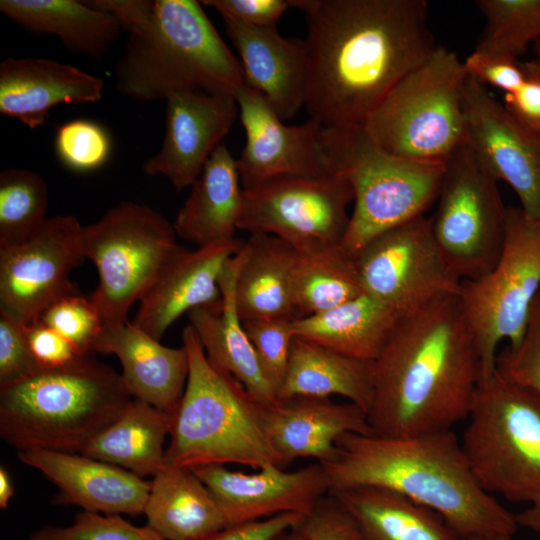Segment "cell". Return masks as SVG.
<instances>
[{
	"label": "cell",
	"mask_w": 540,
	"mask_h": 540,
	"mask_svg": "<svg viewBox=\"0 0 540 540\" xmlns=\"http://www.w3.org/2000/svg\"><path fill=\"white\" fill-rule=\"evenodd\" d=\"M305 14V108L323 127L363 125L435 51L425 0H289Z\"/></svg>",
	"instance_id": "6da1fadb"
},
{
	"label": "cell",
	"mask_w": 540,
	"mask_h": 540,
	"mask_svg": "<svg viewBox=\"0 0 540 540\" xmlns=\"http://www.w3.org/2000/svg\"><path fill=\"white\" fill-rule=\"evenodd\" d=\"M373 434L412 436L450 430L467 418L481 361L456 297L403 317L370 362Z\"/></svg>",
	"instance_id": "7a4b0ae2"
},
{
	"label": "cell",
	"mask_w": 540,
	"mask_h": 540,
	"mask_svg": "<svg viewBox=\"0 0 540 540\" xmlns=\"http://www.w3.org/2000/svg\"><path fill=\"white\" fill-rule=\"evenodd\" d=\"M329 491L378 486L438 513L463 539L514 535L515 514L478 483L453 429L412 436L345 433L320 463Z\"/></svg>",
	"instance_id": "3957f363"
},
{
	"label": "cell",
	"mask_w": 540,
	"mask_h": 540,
	"mask_svg": "<svg viewBox=\"0 0 540 540\" xmlns=\"http://www.w3.org/2000/svg\"><path fill=\"white\" fill-rule=\"evenodd\" d=\"M131 398L121 374L89 353L0 387V436L18 451L81 453Z\"/></svg>",
	"instance_id": "277c9868"
},
{
	"label": "cell",
	"mask_w": 540,
	"mask_h": 540,
	"mask_svg": "<svg viewBox=\"0 0 540 540\" xmlns=\"http://www.w3.org/2000/svg\"><path fill=\"white\" fill-rule=\"evenodd\" d=\"M115 84L122 95L149 102L185 91L234 96L245 82L240 61L200 2L156 0L150 25L129 36Z\"/></svg>",
	"instance_id": "5b68a950"
},
{
	"label": "cell",
	"mask_w": 540,
	"mask_h": 540,
	"mask_svg": "<svg viewBox=\"0 0 540 540\" xmlns=\"http://www.w3.org/2000/svg\"><path fill=\"white\" fill-rule=\"evenodd\" d=\"M189 371L172 414L166 464L196 468L235 463L283 468L264 427V408L232 375L207 358L192 327L182 331ZM285 469V468H284Z\"/></svg>",
	"instance_id": "8992f818"
},
{
	"label": "cell",
	"mask_w": 540,
	"mask_h": 540,
	"mask_svg": "<svg viewBox=\"0 0 540 540\" xmlns=\"http://www.w3.org/2000/svg\"><path fill=\"white\" fill-rule=\"evenodd\" d=\"M322 142L332 172L353 190L340 244L352 257L377 235L422 216L438 197L445 166L394 156L363 125L323 127Z\"/></svg>",
	"instance_id": "52a82bcc"
},
{
	"label": "cell",
	"mask_w": 540,
	"mask_h": 540,
	"mask_svg": "<svg viewBox=\"0 0 540 540\" xmlns=\"http://www.w3.org/2000/svg\"><path fill=\"white\" fill-rule=\"evenodd\" d=\"M460 444L490 495L529 503L540 493V396L496 369L481 378Z\"/></svg>",
	"instance_id": "ba28073f"
},
{
	"label": "cell",
	"mask_w": 540,
	"mask_h": 540,
	"mask_svg": "<svg viewBox=\"0 0 540 540\" xmlns=\"http://www.w3.org/2000/svg\"><path fill=\"white\" fill-rule=\"evenodd\" d=\"M466 79L458 55L437 46L388 92L363 126L394 156L445 166L466 143Z\"/></svg>",
	"instance_id": "9c48e42d"
},
{
	"label": "cell",
	"mask_w": 540,
	"mask_h": 540,
	"mask_svg": "<svg viewBox=\"0 0 540 540\" xmlns=\"http://www.w3.org/2000/svg\"><path fill=\"white\" fill-rule=\"evenodd\" d=\"M540 291V221L521 208H508L504 247L494 267L476 280H463L457 296L473 335L481 378L496 370L502 341L517 347Z\"/></svg>",
	"instance_id": "30bf717a"
},
{
	"label": "cell",
	"mask_w": 540,
	"mask_h": 540,
	"mask_svg": "<svg viewBox=\"0 0 540 540\" xmlns=\"http://www.w3.org/2000/svg\"><path fill=\"white\" fill-rule=\"evenodd\" d=\"M176 236L164 216L130 201L83 226V255L98 273L97 287L89 298L103 322L127 320L131 306L141 300L178 245Z\"/></svg>",
	"instance_id": "8fae6325"
},
{
	"label": "cell",
	"mask_w": 540,
	"mask_h": 540,
	"mask_svg": "<svg viewBox=\"0 0 540 540\" xmlns=\"http://www.w3.org/2000/svg\"><path fill=\"white\" fill-rule=\"evenodd\" d=\"M437 199L431 230L446 261L462 281L483 277L503 250L508 208L467 143L446 163Z\"/></svg>",
	"instance_id": "7c38bea8"
},
{
	"label": "cell",
	"mask_w": 540,
	"mask_h": 540,
	"mask_svg": "<svg viewBox=\"0 0 540 540\" xmlns=\"http://www.w3.org/2000/svg\"><path fill=\"white\" fill-rule=\"evenodd\" d=\"M353 190L342 176H281L243 189L238 229L268 234L299 253L340 245Z\"/></svg>",
	"instance_id": "4fadbf2b"
},
{
	"label": "cell",
	"mask_w": 540,
	"mask_h": 540,
	"mask_svg": "<svg viewBox=\"0 0 540 540\" xmlns=\"http://www.w3.org/2000/svg\"><path fill=\"white\" fill-rule=\"evenodd\" d=\"M353 259L364 292L401 318L460 292L462 279L446 261L424 215L377 235Z\"/></svg>",
	"instance_id": "5bb4252c"
},
{
	"label": "cell",
	"mask_w": 540,
	"mask_h": 540,
	"mask_svg": "<svg viewBox=\"0 0 540 540\" xmlns=\"http://www.w3.org/2000/svg\"><path fill=\"white\" fill-rule=\"evenodd\" d=\"M82 230L76 217L57 215L29 241L0 247V312L28 327L55 302L80 293L70 274L85 258Z\"/></svg>",
	"instance_id": "9a60e30c"
},
{
	"label": "cell",
	"mask_w": 540,
	"mask_h": 540,
	"mask_svg": "<svg viewBox=\"0 0 540 540\" xmlns=\"http://www.w3.org/2000/svg\"><path fill=\"white\" fill-rule=\"evenodd\" d=\"M466 143L486 171L516 193L521 210L540 221V132L516 121L467 76L463 91Z\"/></svg>",
	"instance_id": "2e32d148"
},
{
	"label": "cell",
	"mask_w": 540,
	"mask_h": 540,
	"mask_svg": "<svg viewBox=\"0 0 540 540\" xmlns=\"http://www.w3.org/2000/svg\"><path fill=\"white\" fill-rule=\"evenodd\" d=\"M234 96L246 135L244 148L236 159L243 189L281 176L333 173L319 121L310 118L303 124L286 125L266 100L246 85Z\"/></svg>",
	"instance_id": "e0dca14e"
},
{
	"label": "cell",
	"mask_w": 540,
	"mask_h": 540,
	"mask_svg": "<svg viewBox=\"0 0 540 540\" xmlns=\"http://www.w3.org/2000/svg\"><path fill=\"white\" fill-rule=\"evenodd\" d=\"M192 470L211 492L226 527L283 513L306 516L329 492L327 477L319 462L295 471L270 465L252 474L231 471L217 464Z\"/></svg>",
	"instance_id": "ac0fdd59"
},
{
	"label": "cell",
	"mask_w": 540,
	"mask_h": 540,
	"mask_svg": "<svg viewBox=\"0 0 540 540\" xmlns=\"http://www.w3.org/2000/svg\"><path fill=\"white\" fill-rule=\"evenodd\" d=\"M166 103L161 148L144 162L143 170L149 176H165L181 191L199 177L239 116V108L233 95L204 91L173 93Z\"/></svg>",
	"instance_id": "d6986e66"
},
{
	"label": "cell",
	"mask_w": 540,
	"mask_h": 540,
	"mask_svg": "<svg viewBox=\"0 0 540 540\" xmlns=\"http://www.w3.org/2000/svg\"><path fill=\"white\" fill-rule=\"evenodd\" d=\"M243 243L235 238L195 250L177 245L139 301L132 323L160 341L182 314L219 300L222 273Z\"/></svg>",
	"instance_id": "ffe728a7"
},
{
	"label": "cell",
	"mask_w": 540,
	"mask_h": 540,
	"mask_svg": "<svg viewBox=\"0 0 540 540\" xmlns=\"http://www.w3.org/2000/svg\"><path fill=\"white\" fill-rule=\"evenodd\" d=\"M17 454L57 487L55 505L106 515L144 514L151 481L122 467L80 453L33 449Z\"/></svg>",
	"instance_id": "44dd1931"
},
{
	"label": "cell",
	"mask_w": 540,
	"mask_h": 540,
	"mask_svg": "<svg viewBox=\"0 0 540 540\" xmlns=\"http://www.w3.org/2000/svg\"><path fill=\"white\" fill-rule=\"evenodd\" d=\"M240 58L247 87L258 92L283 120L305 106L308 61L304 40L285 38L277 27L223 18Z\"/></svg>",
	"instance_id": "7402d4cb"
},
{
	"label": "cell",
	"mask_w": 540,
	"mask_h": 540,
	"mask_svg": "<svg viewBox=\"0 0 540 540\" xmlns=\"http://www.w3.org/2000/svg\"><path fill=\"white\" fill-rule=\"evenodd\" d=\"M93 351L118 357L130 396L173 414L188 378L185 347L171 348L128 320L103 322Z\"/></svg>",
	"instance_id": "603a6c76"
},
{
	"label": "cell",
	"mask_w": 540,
	"mask_h": 540,
	"mask_svg": "<svg viewBox=\"0 0 540 540\" xmlns=\"http://www.w3.org/2000/svg\"><path fill=\"white\" fill-rule=\"evenodd\" d=\"M268 439L283 468L299 458L319 463L335 454L336 441L345 433L370 434L366 412L357 405L329 398L296 396L264 408Z\"/></svg>",
	"instance_id": "cb8c5ba5"
},
{
	"label": "cell",
	"mask_w": 540,
	"mask_h": 540,
	"mask_svg": "<svg viewBox=\"0 0 540 540\" xmlns=\"http://www.w3.org/2000/svg\"><path fill=\"white\" fill-rule=\"evenodd\" d=\"M244 245V243H243ZM243 246L226 264L220 278V298L187 313L208 360L236 378L263 407L278 401L264 375L235 303V286L243 262Z\"/></svg>",
	"instance_id": "d4e9b609"
},
{
	"label": "cell",
	"mask_w": 540,
	"mask_h": 540,
	"mask_svg": "<svg viewBox=\"0 0 540 540\" xmlns=\"http://www.w3.org/2000/svg\"><path fill=\"white\" fill-rule=\"evenodd\" d=\"M104 82L79 68L44 58H8L0 64V112L31 129L61 103H94Z\"/></svg>",
	"instance_id": "484cf974"
},
{
	"label": "cell",
	"mask_w": 540,
	"mask_h": 540,
	"mask_svg": "<svg viewBox=\"0 0 540 540\" xmlns=\"http://www.w3.org/2000/svg\"><path fill=\"white\" fill-rule=\"evenodd\" d=\"M243 188L236 159L224 144L211 154L173 223L181 239L198 247L235 239Z\"/></svg>",
	"instance_id": "4316f807"
},
{
	"label": "cell",
	"mask_w": 540,
	"mask_h": 540,
	"mask_svg": "<svg viewBox=\"0 0 540 540\" xmlns=\"http://www.w3.org/2000/svg\"><path fill=\"white\" fill-rule=\"evenodd\" d=\"M235 286V303L242 321L287 318L296 320L293 270L297 251L268 234H250Z\"/></svg>",
	"instance_id": "83f0119b"
},
{
	"label": "cell",
	"mask_w": 540,
	"mask_h": 540,
	"mask_svg": "<svg viewBox=\"0 0 540 540\" xmlns=\"http://www.w3.org/2000/svg\"><path fill=\"white\" fill-rule=\"evenodd\" d=\"M402 318L372 296L293 321L295 336L357 360L372 362Z\"/></svg>",
	"instance_id": "f1b7e54d"
},
{
	"label": "cell",
	"mask_w": 540,
	"mask_h": 540,
	"mask_svg": "<svg viewBox=\"0 0 540 540\" xmlns=\"http://www.w3.org/2000/svg\"><path fill=\"white\" fill-rule=\"evenodd\" d=\"M144 514L165 540H200L226 527L209 489L191 468L168 465L153 477Z\"/></svg>",
	"instance_id": "f546056e"
},
{
	"label": "cell",
	"mask_w": 540,
	"mask_h": 540,
	"mask_svg": "<svg viewBox=\"0 0 540 540\" xmlns=\"http://www.w3.org/2000/svg\"><path fill=\"white\" fill-rule=\"evenodd\" d=\"M356 521L364 540H463L435 511L386 488L329 491Z\"/></svg>",
	"instance_id": "4dcf8cb0"
},
{
	"label": "cell",
	"mask_w": 540,
	"mask_h": 540,
	"mask_svg": "<svg viewBox=\"0 0 540 540\" xmlns=\"http://www.w3.org/2000/svg\"><path fill=\"white\" fill-rule=\"evenodd\" d=\"M0 12L23 29L54 35L71 52L100 59L118 39L117 21L85 1L1 0Z\"/></svg>",
	"instance_id": "1f68e13d"
},
{
	"label": "cell",
	"mask_w": 540,
	"mask_h": 540,
	"mask_svg": "<svg viewBox=\"0 0 540 540\" xmlns=\"http://www.w3.org/2000/svg\"><path fill=\"white\" fill-rule=\"evenodd\" d=\"M171 427V414L131 398L121 414L80 454L122 467L142 478L154 477L166 466L164 442Z\"/></svg>",
	"instance_id": "d6a6232c"
},
{
	"label": "cell",
	"mask_w": 540,
	"mask_h": 540,
	"mask_svg": "<svg viewBox=\"0 0 540 540\" xmlns=\"http://www.w3.org/2000/svg\"><path fill=\"white\" fill-rule=\"evenodd\" d=\"M331 395L347 398L367 414L373 396L370 362L296 337L278 400L296 396L329 398Z\"/></svg>",
	"instance_id": "836d02e7"
},
{
	"label": "cell",
	"mask_w": 540,
	"mask_h": 540,
	"mask_svg": "<svg viewBox=\"0 0 540 540\" xmlns=\"http://www.w3.org/2000/svg\"><path fill=\"white\" fill-rule=\"evenodd\" d=\"M363 293L354 259L341 245L297 252L293 270L297 319L330 310Z\"/></svg>",
	"instance_id": "e575fe53"
},
{
	"label": "cell",
	"mask_w": 540,
	"mask_h": 540,
	"mask_svg": "<svg viewBox=\"0 0 540 540\" xmlns=\"http://www.w3.org/2000/svg\"><path fill=\"white\" fill-rule=\"evenodd\" d=\"M47 185L37 173L5 169L0 173V247L21 245L46 221Z\"/></svg>",
	"instance_id": "d590c367"
},
{
	"label": "cell",
	"mask_w": 540,
	"mask_h": 540,
	"mask_svg": "<svg viewBox=\"0 0 540 540\" xmlns=\"http://www.w3.org/2000/svg\"><path fill=\"white\" fill-rule=\"evenodd\" d=\"M486 25L475 46L485 54L519 58L540 41V0H477Z\"/></svg>",
	"instance_id": "8d00e7d4"
},
{
	"label": "cell",
	"mask_w": 540,
	"mask_h": 540,
	"mask_svg": "<svg viewBox=\"0 0 540 540\" xmlns=\"http://www.w3.org/2000/svg\"><path fill=\"white\" fill-rule=\"evenodd\" d=\"M29 540H165L149 526L139 527L120 515L81 511L69 526L45 525Z\"/></svg>",
	"instance_id": "74e56055"
},
{
	"label": "cell",
	"mask_w": 540,
	"mask_h": 540,
	"mask_svg": "<svg viewBox=\"0 0 540 540\" xmlns=\"http://www.w3.org/2000/svg\"><path fill=\"white\" fill-rule=\"evenodd\" d=\"M55 149L65 166L74 171L89 172L100 168L108 160L111 140L98 123L76 119L58 127Z\"/></svg>",
	"instance_id": "f35d334b"
},
{
	"label": "cell",
	"mask_w": 540,
	"mask_h": 540,
	"mask_svg": "<svg viewBox=\"0 0 540 540\" xmlns=\"http://www.w3.org/2000/svg\"><path fill=\"white\" fill-rule=\"evenodd\" d=\"M293 321L287 318L242 321L262 371L275 389L277 398L296 338Z\"/></svg>",
	"instance_id": "ab89813d"
},
{
	"label": "cell",
	"mask_w": 540,
	"mask_h": 540,
	"mask_svg": "<svg viewBox=\"0 0 540 540\" xmlns=\"http://www.w3.org/2000/svg\"><path fill=\"white\" fill-rule=\"evenodd\" d=\"M39 321L66 337L83 353H94L93 346L103 326L98 310L81 293L55 302Z\"/></svg>",
	"instance_id": "60d3db41"
},
{
	"label": "cell",
	"mask_w": 540,
	"mask_h": 540,
	"mask_svg": "<svg viewBox=\"0 0 540 540\" xmlns=\"http://www.w3.org/2000/svg\"><path fill=\"white\" fill-rule=\"evenodd\" d=\"M496 369L540 396V291L531 307L521 343L515 348L507 346L497 354Z\"/></svg>",
	"instance_id": "b9f144b4"
},
{
	"label": "cell",
	"mask_w": 540,
	"mask_h": 540,
	"mask_svg": "<svg viewBox=\"0 0 540 540\" xmlns=\"http://www.w3.org/2000/svg\"><path fill=\"white\" fill-rule=\"evenodd\" d=\"M296 527L305 540H364L354 518L329 492Z\"/></svg>",
	"instance_id": "7bdbcfd3"
},
{
	"label": "cell",
	"mask_w": 540,
	"mask_h": 540,
	"mask_svg": "<svg viewBox=\"0 0 540 540\" xmlns=\"http://www.w3.org/2000/svg\"><path fill=\"white\" fill-rule=\"evenodd\" d=\"M40 370L29 347L26 326L0 312V387Z\"/></svg>",
	"instance_id": "ee69618b"
},
{
	"label": "cell",
	"mask_w": 540,
	"mask_h": 540,
	"mask_svg": "<svg viewBox=\"0 0 540 540\" xmlns=\"http://www.w3.org/2000/svg\"><path fill=\"white\" fill-rule=\"evenodd\" d=\"M463 66L468 77L484 86L497 87L505 94L516 91L524 79V62L512 56L473 51Z\"/></svg>",
	"instance_id": "f6af8a7d"
},
{
	"label": "cell",
	"mask_w": 540,
	"mask_h": 540,
	"mask_svg": "<svg viewBox=\"0 0 540 540\" xmlns=\"http://www.w3.org/2000/svg\"><path fill=\"white\" fill-rule=\"evenodd\" d=\"M26 335L41 370L65 367L89 354L83 353L66 337L40 321L26 327Z\"/></svg>",
	"instance_id": "bcb514c9"
},
{
	"label": "cell",
	"mask_w": 540,
	"mask_h": 540,
	"mask_svg": "<svg viewBox=\"0 0 540 540\" xmlns=\"http://www.w3.org/2000/svg\"><path fill=\"white\" fill-rule=\"evenodd\" d=\"M504 107L521 125L540 132V52L524 62V79L519 88L505 94Z\"/></svg>",
	"instance_id": "7dc6e473"
},
{
	"label": "cell",
	"mask_w": 540,
	"mask_h": 540,
	"mask_svg": "<svg viewBox=\"0 0 540 540\" xmlns=\"http://www.w3.org/2000/svg\"><path fill=\"white\" fill-rule=\"evenodd\" d=\"M201 4L215 9L223 18L258 27H277L290 7L289 0H204Z\"/></svg>",
	"instance_id": "c3c4849f"
},
{
	"label": "cell",
	"mask_w": 540,
	"mask_h": 540,
	"mask_svg": "<svg viewBox=\"0 0 540 540\" xmlns=\"http://www.w3.org/2000/svg\"><path fill=\"white\" fill-rule=\"evenodd\" d=\"M302 517L296 513H283L258 521L227 526L200 540H275L296 527Z\"/></svg>",
	"instance_id": "681fc988"
},
{
	"label": "cell",
	"mask_w": 540,
	"mask_h": 540,
	"mask_svg": "<svg viewBox=\"0 0 540 540\" xmlns=\"http://www.w3.org/2000/svg\"><path fill=\"white\" fill-rule=\"evenodd\" d=\"M85 3L112 16L129 36L142 33L150 25L155 7V1L150 0H88Z\"/></svg>",
	"instance_id": "f907efd6"
},
{
	"label": "cell",
	"mask_w": 540,
	"mask_h": 540,
	"mask_svg": "<svg viewBox=\"0 0 540 540\" xmlns=\"http://www.w3.org/2000/svg\"><path fill=\"white\" fill-rule=\"evenodd\" d=\"M517 526L534 532L540 538V493L534 497L527 508L515 514Z\"/></svg>",
	"instance_id": "816d5d0a"
},
{
	"label": "cell",
	"mask_w": 540,
	"mask_h": 540,
	"mask_svg": "<svg viewBox=\"0 0 540 540\" xmlns=\"http://www.w3.org/2000/svg\"><path fill=\"white\" fill-rule=\"evenodd\" d=\"M14 495L11 477L4 466L0 467V508L5 510Z\"/></svg>",
	"instance_id": "f5cc1de1"
},
{
	"label": "cell",
	"mask_w": 540,
	"mask_h": 540,
	"mask_svg": "<svg viewBox=\"0 0 540 540\" xmlns=\"http://www.w3.org/2000/svg\"><path fill=\"white\" fill-rule=\"evenodd\" d=\"M465 540H514L513 535L503 533L480 534L466 538Z\"/></svg>",
	"instance_id": "db71d44e"
},
{
	"label": "cell",
	"mask_w": 540,
	"mask_h": 540,
	"mask_svg": "<svg viewBox=\"0 0 540 540\" xmlns=\"http://www.w3.org/2000/svg\"><path fill=\"white\" fill-rule=\"evenodd\" d=\"M275 540H305L303 534L297 527H294L280 535Z\"/></svg>",
	"instance_id": "11a10c76"
},
{
	"label": "cell",
	"mask_w": 540,
	"mask_h": 540,
	"mask_svg": "<svg viewBox=\"0 0 540 540\" xmlns=\"http://www.w3.org/2000/svg\"><path fill=\"white\" fill-rule=\"evenodd\" d=\"M536 52H540V41L536 43Z\"/></svg>",
	"instance_id": "9f6ffc18"
}]
</instances>
